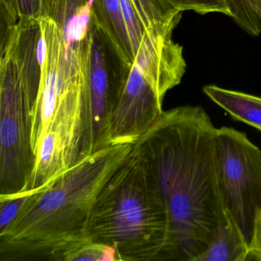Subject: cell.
<instances>
[{
	"label": "cell",
	"mask_w": 261,
	"mask_h": 261,
	"mask_svg": "<svg viewBox=\"0 0 261 261\" xmlns=\"http://www.w3.org/2000/svg\"><path fill=\"white\" fill-rule=\"evenodd\" d=\"M216 135L202 107L186 105L163 111L134 145L167 208L175 260L194 261L204 251L225 215Z\"/></svg>",
	"instance_id": "1"
},
{
	"label": "cell",
	"mask_w": 261,
	"mask_h": 261,
	"mask_svg": "<svg viewBox=\"0 0 261 261\" xmlns=\"http://www.w3.org/2000/svg\"><path fill=\"white\" fill-rule=\"evenodd\" d=\"M132 148L120 144L101 149L36 189L14 222L0 233V261H57L62 252L90 239L88 222L96 198Z\"/></svg>",
	"instance_id": "2"
},
{
	"label": "cell",
	"mask_w": 261,
	"mask_h": 261,
	"mask_svg": "<svg viewBox=\"0 0 261 261\" xmlns=\"http://www.w3.org/2000/svg\"><path fill=\"white\" fill-rule=\"evenodd\" d=\"M94 0H42L39 18L40 88L32 143L54 131L75 152L84 138L90 42L97 22Z\"/></svg>",
	"instance_id": "3"
},
{
	"label": "cell",
	"mask_w": 261,
	"mask_h": 261,
	"mask_svg": "<svg viewBox=\"0 0 261 261\" xmlns=\"http://www.w3.org/2000/svg\"><path fill=\"white\" fill-rule=\"evenodd\" d=\"M88 236L114 247L120 261L175 260L167 208L134 146L99 192Z\"/></svg>",
	"instance_id": "4"
},
{
	"label": "cell",
	"mask_w": 261,
	"mask_h": 261,
	"mask_svg": "<svg viewBox=\"0 0 261 261\" xmlns=\"http://www.w3.org/2000/svg\"><path fill=\"white\" fill-rule=\"evenodd\" d=\"M40 37L34 27H19L0 47V195L20 192L34 167L32 131L42 74Z\"/></svg>",
	"instance_id": "5"
},
{
	"label": "cell",
	"mask_w": 261,
	"mask_h": 261,
	"mask_svg": "<svg viewBox=\"0 0 261 261\" xmlns=\"http://www.w3.org/2000/svg\"><path fill=\"white\" fill-rule=\"evenodd\" d=\"M180 21L146 30L134 62L117 83L111 115V145L134 146L160 118L168 91L186 71L183 48L172 39Z\"/></svg>",
	"instance_id": "6"
},
{
	"label": "cell",
	"mask_w": 261,
	"mask_h": 261,
	"mask_svg": "<svg viewBox=\"0 0 261 261\" xmlns=\"http://www.w3.org/2000/svg\"><path fill=\"white\" fill-rule=\"evenodd\" d=\"M216 169L224 212L249 245L261 207V149L244 133L217 128Z\"/></svg>",
	"instance_id": "7"
},
{
	"label": "cell",
	"mask_w": 261,
	"mask_h": 261,
	"mask_svg": "<svg viewBox=\"0 0 261 261\" xmlns=\"http://www.w3.org/2000/svg\"><path fill=\"white\" fill-rule=\"evenodd\" d=\"M123 68L97 20L90 42L82 159L111 146V111Z\"/></svg>",
	"instance_id": "8"
},
{
	"label": "cell",
	"mask_w": 261,
	"mask_h": 261,
	"mask_svg": "<svg viewBox=\"0 0 261 261\" xmlns=\"http://www.w3.org/2000/svg\"><path fill=\"white\" fill-rule=\"evenodd\" d=\"M70 167L63 140L57 133L49 131L38 146L34 167L20 192H33L47 186Z\"/></svg>",
	"instance_id": "9"
},
{
	"label": "cell",
	"mask_w": 261,
	"mask_h": 261,
	"mask_svg": "<svg viewBox=\"0 0 261 261\" xmlns=\"http://www.w3.org/2000/svg\"><path fill=\"white\" fill-rule=\"evenodd\" d=\"M94 13L102 31L117 53L123 66L128 68L135 58L127 27L119 0H94Z\"/></svg>",
	"instance_id": "10"
},
{
	"label": "cell",
	"mask_w": 261,
	"mask_h": 261,
	"mask_svg": "<svg viewBox=\"0 0 261 261\" xmlns=\"http://www.w3.org/2000/svg\"><path fill=\"white\" fill-rule=\"evenodd\" d=\"M247 254L245 238L225 213L207 248L194 261H246Z\"/></svg>",
	"instance_id": "11"
},
{
	"label": "cell",
	"mask_w": 261,
	"mask_h": 261,
	"mask_svg": "<svg viewBox=\"0 0 261 261\" xmlns=\"http://www.w3.org/2000/svg\"><path fill=\"white\" fill-rule=\"evenodd\" d=\"M203 93L235 121L242 122L261 132V97L213 85L204 86Z\"/></svg>",
	"instance_id": "12"
},
{
	"label": "cell",
	"mask_w": 261,
	"mask_h": 261,
	"mask_svg": "<svg viewBox=\"0 0 261 261\" xmlns=\"http://www.w3.org/2000/svg\"><path fill=\"white\" fill-rule=\"evenodd\" d=\"M230 18L253 37L261 34V0H225Z\"/></svg>",
	"instance_id": "13"
},
{
	"label": "cell",
	"mask_w": 261,
	"mask_h": 261,
	"mask_svg": "<svg viewBox=\"0 0 261 261\" xmlns=\"http://www.w3.org/2000/svg\"><path fill=\"white\" fill-rule=\"evenodd\" d=\"M133 2L146 29L181 20L182 13L172 8L166 0H133Z\"/></svg>",
	"instance_id": "14"
},
{
	"label": "cell",
	"mask_w": 261,
	"mask_h": 261,
	"mask_svg": "<svg viewBox=\"0 0 261 261\" xmlns=\"http://www.w3.org/2000/svg\"><path fill=\"white\" fill-rule=\"evenodd\" d=\"M120 261L117 250L111 246L88 239L61 253L57 261Z\"/></svg>",
	"instance_id": "15"
},
{
	"label": "cell",
	"mask_w": 261,
	"mask_h": 261,
	"mask_svg": "<svg viewBox=\"0 0 261 261\" xmlns=\"http://www.w3.org/2000/svg\"><path fill=\"white\" fill-rule=\"evenodd\" d=\"M35 191L18 192L12 195H0V233L14 222Z\"/></svg>",
	"instance_id": "16"
},
{
	"label": "cell",
	"mask_w": 261,
	"mask_h": 261,
	"mask_svg": "<svg viewBox=\"0 0 261 261\" xmlns=\"http://www.w3.org/2000/svg\"><path fill=\"white\" fill-rule=\"evenodd\" d=\"M177 11H193L200 15L221 13L230 17V11L225 0H166Z\"/></svg>",
	"instance_id": "17"
},
{
	"label": "cell",
	"mask_w": 261,
	"mask_h": 261,
	"mask_svg": "<svg viewBox=\"0 0 261 261\" xmlns=\"http://www.w3.org/2000/svg\"><path fill=\"white\" fill-rule=\"evenodd\" d=\"M125 23L127 27L134 53H137L142 39L147 29L140 19L133 0H119Z\"/></svg>",
	"instance_id": "18"
},
{
	"label": "cell",
	"mask_w": 261,
	"mask_h": 261,
	"mask_svg": "<svg viewBox=\"0 0 261 261\" xmlns=\"http://www.w3.org/2000/svg\"><path fill=\"white\" fill-rule=\"evenodd\" d=\"M261 261V207L255 218L246 261Z\"/></svg>",
	"instance_id": "19"
},
{
	"label": "cell",
	"mask_w": 261,
	"mask_h": 261,
	"mask_svg": "<svg viewBox=\"0 0 261 261\" xmlns=\"http://www.w3.org/2000/svg\"><path fill=\"white\" fill-rule=\"evenodd\" d=\"M20 19H39L42 14V0H17Z\"/></svg>",
	"instance_id": "20"
},
{
	"label": "cell",
	"mask_w": 261,
	"mask_h": 261,
	"mask_svg": "<svg viewBox=\"0 0 261 261\" xmlns=\"http://www.w3.org/2000/svg\"><path fill=\"white\" fill-rule=\"evenodd\" d=\"M0 2L1 17L4 18L10 27L17 23L20 19L17 0H0Z\"/></svg>",
	"instance_id": "21"
}]
</instances>
